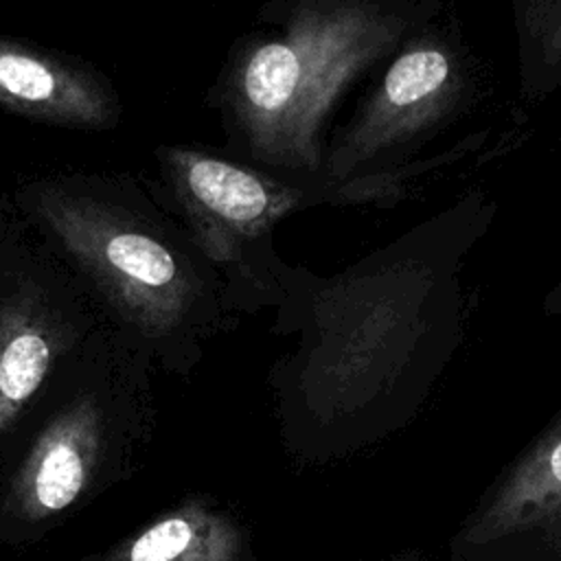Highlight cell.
I'll return each instance as SVG.
<instances>
[{"instance_id": "obj_1", "label": "cell", "mask_w": 561, "mask_h": 561, "mask_svg": "<svg viewBox=\"0 0 561 561\" xmlns=\"http://www.w3.org/2000/svg\"><path fill=\"white\" fill-rule=\"evenodd\" d=\"M0 208L77 276L107 324L156 370L191 375L208 344L239 322L151 178L31 173L0 193Z\"/></svg>"}, {"instance_id": "obj_2", "label": "cell", "mask_w": 561, "mask_h": 561, "mask_svg": "<svg viewBox=\"0 0 561 561\" xmlns=\"http://www.w3.org/2000/svg\"><path fill=\"white\" fill-rule=\"evenodd\" d=\"M226 55L208 105L239 160L324 173V125L346 88L408 33L388 0H274Z\"/></svg>"}, {"instance_id": "obj_3", "label": "cell", "mask_w": 561, "mask_h": 561, "mask_svg": "<svg viewBox=\"0 0 561 561\" xmlns=\"http://www.w3.org/2000/svg\"><path fill=\"white\" fill-rule=\"evenodd\" d=\"M153 373L110 324L64 364L0 465V543L42 539L136 471L156 427Z\"/></svg>"}, {"instance_id": "obj_4", "label": "cell", "mask_w": 561, "mask_h": 561, "mask_svg": "<svg viewBox=\"0 0 561 561\" xmlns=\"http://www.w3.org/2000/svg\"><path fill=\"white\" fill-rule=\"evenodd\" d=\"M153 160L160 199L215 272L237 318L276 311L287 298L294 267L274 245L285 217L324 204L386 202L394 184L383 171L331 180L188 142L158 145Z\"/></svg>"}, {"instance_id": "obj_5", "label": "cell", "mask_w": 561, "mask_h": 561, "mask_svg": "<svg viewBox=\"0 0 561 561\" xmlns=\"http://www.w3.org/2000/svg\"><path fill=\"white\" fill-rule=\"evenodd\" d=\"M105 327L77 276L0 208V465L55 375Z\"/></svg>"}, {"instance_id": "obj_6", "label": "cell", "mask_w": 561, "mask_h": 561, "mask_svg": "<svg viewBox=\"0 0 561 561\" xmlns=\"http://www.w3.org/2000/svg\"><path fill=\"white\" fill-rule=\"evenodd\" d=\"M458 77L445 48L416 44L386 70L368 101L327 145L324 173L348 180L379 171V162L438 123L456 101Z\"/></svg>"}, {"instance_id": "obj_7", "label": "cell", "mask_w": 561, "mask_h": 561, "mask_svg": "<svg viewBox=\"0 0 561 561\" xmlns=\"http://www.w3.org/2000/svg\"><path fill=\"white\" fill-rule=\"evenodd\" d=\"M0 107L77 131H107L123 118L118 90L101 68L9 35H0Z\"/></svg>"}, {"instance_id": "obj_8", "label": "cell", "mask_w": 561, "mask_h": 561, "mask_svg": "<svg viewBox=\"0 0 561 561\" xmlns=\"http://www.w3.org/2000/svg\"><path fill=\"white\" fill-rule=\"evenodd\" d=\"M561 519V416L528 447L482 508L467 522L460 548L480 550Z\"/></svg>"}, {"instance_id": "obj_9", "label": "cell", "mask_w": 561, "mask_h": 561, "mask_svg": "<svg viewBox=\"0 0 561 561\" xmlns=\"http://www.w3.org/2000/svg\"><path fill=\"white\" fill-rule=\"evenodd\" d=\"M79 561H252L239 519L193 493L112 548Z\"/></svg>"}, {"instance_id": "obj_10", "label": "cell", "mask_w": 561, "mask_h": 561, "mask_svg": "<svg viewBox=\"0 0 561 561\" xmlns=\"http://www.w3.org/2000/svg\"><path fill=\"white\" fill-rule=\"evenodd\" d=\"M548 309L550 311H561V283L552 289V294L548 296Z\"/></svg>"}, {"instance_id": "obj_11", "label": "cell", "mask_w": 561, "mask_h": 561, "mask_svg": "<svg viewBox=\"0 0 561 561\" xmlns=\"http://www.w3.org/2000/svg\"><path fill=\"white\" fill-rule=\"evenodd\" d=\"M559 552H561V539H559Z\"/></svg>"}]
</instances>
